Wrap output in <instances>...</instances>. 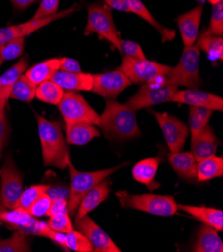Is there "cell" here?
Wrapping results in <instances>:
<instances>
[{"label": "cell", "instance_id": "obj_13", "mask_svg": "<svg viewBox=\"0 0 223 252\" xmlns=\"http://www.w3.org/2000/svg\"><path fill=\"white\" fill-rule=\"evenodd\" d=\"M76 230L81 232L90 242L93 251L97 252H120V248L110 236L97 225L88 215L75 221Z\"/></svg>", "mask_w": 223, "mask_h": 252}, {"label": "cell", "instance_id": "obj_38", "mask_svg": "<svg viewBox=\"0 0 223 252\" xmlns=\"http://www.w3.org/2000/svg\"><path fill=\"white\" fill-rule=\"evenodd\" d=\"M207 32L213 35H223V0L213 5L210 24Z\"/></svg>", "mask_w": 223, "mask_h": 252}, {"label": "cell", "instance_id": "obj_26", "mask_svg": "<svg viewBox=\"0 0 223 252\" xmlns=\"http://www.w3.org/2000/svg\"><path fill=\"white\" fill-rule=\"evenodd\" d=\"M194 252H223V243L218 231L210 226L203 225L197 233L193 246Z\"/></svg>", "mask_w": 223, "mask_h": 252}, {"label": "cell", "instance_id": "obj_12", "mask_svg": "<svg viewBox=\"0 0 223 252\" xmlns=\"http://www.w3.org/2000/svg\"><path fill=\"white\" fill-rule=\"evenodd\" d=\"M92 77L91 91L106 99H115L127 87L132 85L131 81L120 69L92 74Z\"/></svg>", "mask_w": 223, "mask_h": 252}, {"label": "cell", "instance_id": "obj_3", "mask_svg": "<svg viewBox=\"0 0 223 252\" xmlns=\"http://www.w3.org/2000/svg\"><path fill=\"white\" fill-rule=\"evenodd\" d=\"M199 64L200 49L196 44L184 46L177 65L155 83L197 89L201 85Z\"/></svg>", "mask_w": 223, "mask_h": 252}, {"label": "cell", "instance_id": "obj_50", "mask_svg": "<svg viewBox=\"0 0 223 252\" xmlns=\"http://www.w3.org/2000/svg\"><path fill=\"white\" fill-rule=\"evenodd\" d=\"M0 154H1V151H0Z\"/></svg>", "mask_w": 223, "mask_h": 252}, {"label": "cell", "instance_id": "obj_34", "mask_svg": "<svg viewBox=\"0 0 223 252\" xmlns=\"http://www.w3.org/2000/svg\"><path fill=\"white\" fill-rule=\"evenodd\" d=\"M35 92L36 86L23 73L13 85L9 94V98L21 100V102H31L33 98H35Z\"/></svg>", "mask_w": 223, "mask_h": 252}, {"label": "cell", "instance_id": "obj_36", "mask_svg": "<svg viewBox=\"0 0 223 252\" xmlns=\"http://www.w3.org/2000/svg\"><path fill=\"white\" fill-rule=\"evenodd\" d=\"M48 190H49V186L44 184L29 186L27 189L22 191V194L18 200L16 208L28 211L30 206L35 202L37 198L40 197L42 194L46 193Z\"/></svg>", "mask_w": 223, "mask_h": 252}, {"label": "cell", "instance_id": "obj_1", "mask_svg": "<svg viewBox=\"0 0 223 252\" xmlns=\"http://www.w3.org/2000/svg\"><path fill=\"white\" fill-rule=\"evenodd\" d=\"M97 126L109 139L128 140L141 136L135 112L114 99H106V106L99 115Z\"/></svg>", "mask_w": 223, "mask_h": 252}, {"label": "cell", "instance_id": "obj_7", "mask_svg": "<svg viewBox=\"0 0 223 252\" xmlns=\"http://www.w3.org/2000/svg\"><path fill=\"white\" fill-rule=\"evenodd\" d=\"M171 66L155 62L136 60L124 57L118 69H120L132 84L145 85L157 82L171 70Z\"/></svg>", "mask_w": 223, "mask_h": 252}, {"label": "cell", "instance_id": "obj_39", "mask_svg": "<svg viewBox=\"0 0 223 252\" xmlns=\"http://www.w3.org/2000/svg\"><path fill=\"white\" fill-rule=\"evenodd\" d=\"M47 225L52 230L61 233H67L73 230V224L68 213H60L49 217Z\"/></svg>", "mask_w": 223, "mask_h": 252}, {"label": "cell", "instance_id": "obj_18", "mask_svg": "<svg viewBox=\"0 0 223 252\" xmlns=\"http://www.w3.org/2000/svg\"><path fill=\"white\" fill-rule=\"evenodd\" d=\"M110 182L106 179L99 182L95 185L81 200V202L76 210L75 221L81 219L82 217L88 215L95 208H97L102 202L108 198L110 194L109 188Z\"/></svg>", "mask_w": 223, "mask_h": 252}, {"label": "cell", "instance_id": "obj_25", "mask_svg": "<svg viewBox=\"0 0 223 252\" xmlns=\"http://www.w3.org/2000/svg\"><path fill=\"white\" fill-rule=\"evenodd\" d=\"M126 3L130 9V12L137 14L139 17H141L143 20L147 21L151 25V27H153L159 32L163 42L174 39V37L176 36V32L174 30L167 29V28L163 27L162 24H160L154 18V16L149 11H148V9L142 3L141 0H126Z\"/></svg>", "mask_w": 223, "mask_h": 252}, {"label": "cell", "instance_id": "obj_5", "mask_svg": "<svg viewBox=\"0 0 223 252\" xmlns=\"http://www.w3.org/2000/svg\"><path fill=\"white\" fill-rule=\"evenodd\" d=\"M126 164H121L113 168H108L104 170L83 172L78 171L69 162L67 168L70 175V188H69V197H68V213L74 215L81 202L83 197L99 182L106 179L107 177L118 169L125 166Z\"/></svg>", "mask_w": 223, "mask_h": 252}, {"label": "cell", "instance_id": "obj_28", "mask_svg": "<svg viewBox=\"0 0 223 252\" xmlns=\"http://www.w3.org/2000/svg\"><path fill=\"white\" fill-rule=\"evenodd\" d=\"M223 176V158L222 156L213 155L206 159L197 162L196 180L205 182Z\"/></svg>", "mask_w": 223, "mask_h": 252}, {"label": "cell", "instance_id": "obj_49", "mask_svg": "<svg viewBox=\"0 0 223 252\" xmlns=\"http://www.w3.org/2000/svg\"><path fill=\"white\" fill-rule=\"evenodd\" d=\"M3 62H4L3 60H1V59H0V65H1V64L3 63Z\"/></svg>", "mask_w": 223, "mask_h": 252}, {"label": "cell", "instance_id": "obj_32", "mask_svg": "<svg viewBox=\"0 0 223 252\" xmlns=\"http://www.w3.org/2000/svg\"><path fill=\"white\" fill-rule=\"evenodd\" d=\"M213 111L202 107H190L189 109V131L191 139L199 135L208 126Z\"/></svg>", "mask_w": 223, "mask_h": 252}, {"label": "cell", "instance_id": "obj_11", "mask_svg": "<svg viewBox=\"0 0 223 252\" xmlns=\"http://www.w3.org/2000/svg\"><path fill=\"white\" fill-rule=\"evenodd\" d=\"M150 113L156 118L170 152L182 151L189 134L187 125L167 113H159L156 111H150Z\"/></svg>", "mask_w": 223, "mask_h": 252}, {"label": "cell", "instance_id": "obj_29", "mask_svg": "<svg viewBox=\"0 0 223 252\" xmlns=\"http://www.w3.org/2000/svg\"><path fill=\"white\" fill-rule=\"evenodd\" d=\"M59 70V59H51L41 62L30 67L25 73V77L36 87L47 81L51 80L53 74Z\"/></svg>", "mask_w": 223, "mask_h": 252}, {"label": "cell", "instance_id": "obj_42", "mask_svg": "<svg viewBox=\"0 0 223 252\" xmlns=\"http://www.w3.org/2000/svg\"><path fill=\"white\" fill-rule=\"evenodd\" d=\"M120 48H121L120 55H123V57H127V58L136 59V60L146 59L141 46L132 40H125L121 38Z\"/></svg>", "mask_w": 223, "mask_h": 252}, {"label": "cell", "instance_id": "obj_23", "mask_svg": "<svg viewBox=\"0 0 223 252\" xmlns=\"http://www.w3.org/2000/svg\"><path fill=\"white\" fill-rule=\"evenodd\" d=\"M27 64V58H22L0 77V108L1 109H5L10 91L20 75L25 72Z\"/></svg>", "mask_w": 223, "mask_h": 252}, {"label": "cell", "instance_id": "obj_17", "mask_svg": "<svg viewBox=\"0 0 223 252\" xmlns=\"http://www.w3.org/2000/svg\"><path fill=\"white\" fill-rule=\"evenodd\" d=\"M51 80L65 92H88L92 90L93 77L85 72L56 71Z\"/></svg>", "mask_w": 223, "mask_h": 252}, {"label": "cell", "instance_id": "obj_16", "mask_svg": "<svg viewBox=\"0 0 223 252\" xmlns=\"http://www.w3.org/2000/svg\"><path fill=\"white\" fill-rule=\"evenodd\" d=\"M203 13V5H198L190 11L179 15L176 19L184 46L192 45L199 33V27Z\"/></svg>", "mask_w": 223, "mask_h": 252}, {"label": "cell", "instance_id": "obj_22", "mask_svg": "<svg viewBox=\"0 0 223 252\" xmlns=\"http://www.w3.org/2000/svg\"><path fill=\"white\" fill-rule=\"evenodd\" d=\"M97 137H100V133L92 124H66V143L69 145L84 146Z\"/></svg>", "mask_w": 223, "mask_h": 252}, {"label": "cell", "instance_id": "obj_45", "mask_svg": "<svg viewBox=\"0 0 223 252\" xmlns=\"http://www.w3.org/2000/svg\"><path fill=\"white\" fill-rule=\"evenodd\" d=\"M8 134V127H7V122L5 117L4 109L0 108V151H2L4 144L7 139Z\"/></svg>", "mask_w": 223, "mask_h": 252}, {"label": "cell", "instance_id": "obj_10", "mask_svg": "<svg viewBox=\"0 0 223 252\" xmlns=\"http://www.w3.org/2000/svg\"><path fill=\"white\" fill-rule=\"evenodd\" d=\"M58 108L65 124L89 123L97 126L99 115L76 92H64Z\"/></svg>", "mask_w": 223, "mask_h": 252}, {"label": "cell", "instance_id": "obj_21", "mask_svg": "<svg viewBox=\"0 0 223 252\" xmlns=\"http://www.w3.org/2000/svg\"><path fill=\"white\" fill-rule=\"evenodd\" d=\"M160 162V157L147 158L139 161L132 169L133 178L137 182L144 184L150 191L158 189L160 184L156 182L155 177Z\"/></svg>", "mask_w": 223, "mask_h": 252}, {"label": "cell", "instance_id": "obj_43", "mask_svg": "<svg viewBox=\"0 0 223 252\" xmlns=\"http://www.w3.org/2000/svg\"><path fill=\"white\" fill-rule=\"evenodd\" d=\"M60 213H68V202L67 200L64 198H56V199H52V203L50 208H49V211L47 213V216L50 217L56 214H60ZM69 214V213H68Z\"/></svg>", "mask_w": 223, "mask_h": 252}, {"label": "cell", "instance_id": "obj_20", "mask_svg": "<svg viewBox=\"0 0 223 252\" xmlns=\"http://www.w3.org/2000/svg\"><path fill=\"white\" fill-rule=\"evenodd\" d=\"M178 210H181L196 220L203 223V225L210 226L217 231L223 230V212L222 210L206 207V206H192L177 203Z\"/></svg>", "mask_w": 223, "mask_h": 252}, {"label": "cell", "instance_id": "obj_47", "mask_svg": "<svg viewBox=\"0 0 223 252\" xmlns=\"http://www.w3.org/2000/svg\"><path fill=\"white\" fill-rule=\"evenodd\" d=\"M15 8L25 9L35 2V0H10Z\"/></svg>", "mask_w": 223, "mask_h": 252}, {"label": "cell", "instance_id": "obj_19", "mask_svg": "<svg viewBox=\"0 0 223 252\" xmlns=\"http://www.w3.org/2000/svg\"><path fill=\"white\" fill-rule=\"evenodd\" d=\"M219 144L212 128L208 125L199 135L191 139V153L196 161L199 162L215 155Z\"/></svg>", "mask_w": 223, "mask_h": 252}, {"label": "cell", "instance_id": "obj_44", "mask_svg": "<svg viewBox=\"0 0 223 252\" xmlns=\"http://www.w3.org/2000/svg\"><path fill=\"white\" fill-rule=\"evenodd\" d=\"M59 70L66 72H82L80 63L70 58L59 59Z\"/></svg>", "mask_w": 223, "mask_h": 252}, {"label": "cell", "instance_id": "obj_24", "mask_svg": "<svg viewBox=\"0 0 223 252\" xmlns=\"http://www.w3.org/2000/svg\"><path fill=\"white\" fill-rule=\"evenodd\" d=\"M168 161L173 170L181 178L188 180L196 179L197 161L191 152H171L168 155Z\"/></svg>", "mask_w": 223, "mask_h": 252}, {"label": "cell", "instance_id": "obj_41", "mask_svg": "<svg viewBox=\"0 0 223 252\" xmlns=\"http://www.w3.org/2000/svg\"><path fill=\"white\" fill-rule=\"evenodd\" d=\"M60 0H41V2L32 16V20H39L57 13Z\"/></svg>", "mask_w": 223, "mask_h": 252}, {"label": "cell", "instance_id": "obj_31", "mask_svg": "<svg viewBox=\"0 0 223 252\" xmlns=\"http://www.w3.org/2000/svg\"><path fill=\"white\" fill-rule=\"evenodd\" d=\"M64 90L52 80H47L36 87L35 97L43 103L58 106L64 94Z\"/></svg>", "mask_w": 223, "mask_h": 252}, {"label": "cell", "instance_id": "obj_15", "mask_svg": "<svg viewBox=\"0 0 223 252\" xmlns=\"http://www.w3.org/2000/svg\"><path fill=\"white\" fill-rule=\"evenodd\" d=\"M170 102L184 104L190 107L207 108L212 111L222 112L223 110V98L221 96L198 89L177 91Z\"/></svg>", "mask_w": 223, "mask_h": 252}, {"label": "cell", "instance_id": "obj_2", "mask_svg": "<svg viewBox=\"0 0 223 252\" xmlns=\"http://www.w3.org/2000/svg\"><path fill=\"white\" fill-rule=\"evenodd\" d=\"M36 119L44 166L64 170L70 162V157L60 126L39 114H36Z\"/></svg>", "mask_w": 223, "mask_h": 252}, {"label": "cell", "instance_id": "obj_46", "mask_svg": "<svg viewBox=\"0 0 223 252\" xmlns=\"http://www.w3.org/2000/svg\"><path fill=\"white\" fill-rule=\"evenodd\" d=\"M105 4L111 9H115L122 12H130V9L126 3V0H104Z\"/></svg>", "mask_w": 223, "mask_h": 252}, {"label": "cell", "instance_id": "obj_14", "mask_svg": "<svg viewBox=\"0 0 223 252\" xmlns=\"http://www.w3.org/2000/svg\"><path fill=\"white\" fill-rule=\"evenodd\" d=\"M74 10H75V8L71 7L66 10H63L61 12H57L56 14H54L52 16L43 18V19H39V20L30 19L27 22L20 23L17 25H12V27L0 29V44L5 43L7 41H10V40H13L16 38H19V37H25L26 35L46 27V25H48L49 23L70 15Z\"/></svg>", "mask_w": 223, "mask_h": 252}, {"label": "cell", "instance_id": "obj_33", "mask_svg": "<svg viewBox=\"0 0 223 252\" xmlns=\"http://www.w3.org/2000/svg\"><path fill=\"white\" fill-rule=\"evenodd\" d=\"M31 251L30 239L27 233L21 230L14 232L11 237L0 240V252H28Z\"/></svg>", "mask_w": 223, "mask_h": 252}, {"label": "cell", "instance_id": "obj_27", "mask_svg": "<svg viewBox=\"0 0 223 252\" xmlns=\"http://www.w3.org/2000/svg\"><path fill=\"white\" fill-rule=\"evenodd\" d=\"M36 219L37 218L33 217L28 211L22 210L20 208L0 211V220L27 234H29Z\"/></svg>", "mask_w": 223, "mask_h": 252}, {"label": "cell", "instance_id": "obj_48", "mask_svg": "<svg viewBox=\"0 0 223 252\" xmlns=\"http://www.w3.org/2000/svg\"><path fill=\"white\" fill-rule=\"evenodd\" d=\"M208 1H209L212 5H214V4H216V3L220 2V1H222V0H208Z\"/></svg>", "mask_w": 223, "mask_h": 252}, {"label": "cell", "instance_id": "obj_30", "mask_svg": "<svg viewBox=\"0 0 223 252\" xmlns=\"http://www.w3.org/2000/svg\"><path fill=\"white\" fill-rule=\"evenodd\" d=\"M197 47L204 52L211 60H223V39L222 36H217L203 32L196 39Z\"/></svg>", "mask_w": 223, "mask_h": 252}, {"label": "cell", "instance_id": "obj_6", "mask_svg": "<svg viewBox=\"0 0 223 252\" xmlns=\"http://www.w3.org/2000/svg\"><path fill=\"white\" fill-rule=\"evenodd\" d=\"M95 33L100 39L107 40L118 52L120 48V36L112 16V9L107 5L99 3L91 4L88 7V18L84 34Z\"/></svg>", "mask_w": 223, "mask_h": 252}, {"label": "cell", "instance_id": "obj_8", "mask_svg": "<svg viewBox=\"0 0 223 252\" xmlns=\"http://www.w3.org/2000/svg\"><path fill=\"white\" fill-rule=\"evenodd\" d=\"M178 91V87L151 83L142 85L139 91L133 94L124 104L136 112L145 108L170 102L173 95Z\"/></svg>", "mask_w": 223, "mask_h": 252}, {"label": "cell", "instance_id": "obj_9", "mask_svg": "<svg viewBox=\"0 0 223 252\" xmlns=\"http://www.w3.org/2000/svg\"><path fill=\"white\" fill-rule=\"evenodd\" d=\"M0 203L6 209H15L23 191V178L10 156L6 157L2 169L0 170Z\"/></svg>", "mask_w": 223, "mask_h": 252}, {"label": "cell", "instance_id": "obj_35", "mask_svg": "<svg viewBox=\"0 0 223 252\" xmlns=\"http://www.w3.org/2000/svg\"><path fill=\"white\" fill-rule=\"evenodd\" d=\"M64 250L77 252H92L93 247L88 239L78 230L73 229L64 235Z\"/></svg>", "mask_w": 223, "mask_h": 252}, {"label": "cell", "instance_id": "obj_37", "mask_svg": "<svg viewBox=\"0 0 223 252\" xmlns=\"http://www.w3.org/2000/svg\"><path fill=\"white\" fill-rule=\"evenodd\" d=\"M24 38L25 37H19L0 44V59L5 62L19 58L24 49Z\"/></svg>", "mask_w": 223, "mask_h": 252}, {"label": "cell", "instance_id": "obj_40", "mask_svg": "<svg viewBox=\"0 0 223 252\" xmlns=\"http://www.w3.org/2000/svg\"><path fill=\"white\" fill-rule=\"evenodd\" d=\"M51 203H52V198L46 192L37 198L35 202L30 206L28 212L35 218L47 216V213L49 211V208L51 206Z\"/></svg>", "mask_w": 223, "mask_h": 252}, {"label": "cell", "instance_id": "obj_4", "mask_svg": "<svg viewBox=\"0 0 223 252\" xmlns=\"http://www.w3.org/2000/svg\"><path fill=\"white\" fill-rule=\"evenodd\" d=\"M121 207L135 209L156 216H172L177 213V202L172 196L156 194H130L127 191L116 192Z\"/></svg>", "mask_w": 223, "mask_h": 252}]
</instances>
